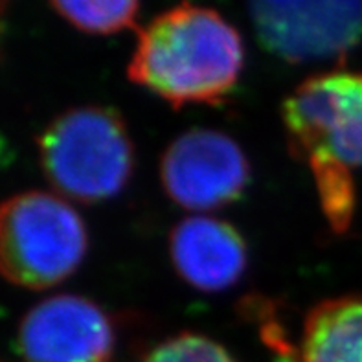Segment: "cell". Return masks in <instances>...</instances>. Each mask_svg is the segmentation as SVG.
<instances>
[{"instance_id": "cell-1", "label": "cell", "mask_w": 362, "mask_h": 362, "mask_svg": "<svg viewBox=\"0 0 362 362\" xmlns=\"http://www.w3.org/2000/svg\"><path fill=\"white\" fill-rule=\"evenodd\" d=\"M241 35L216 9L170 8L140 30L129 79L175 109L219 105L243 72Z\"/></svg>"}, {"instance_id": "cell-2", "label": "cell", "mask_w": 362, "mask_h": 362, "mask_svg": "<svg viewBox=\"0 0 362 362\" xmlns=\"http://www.w3.org/2000/svg\"><path fill=\"white\" fill-rule=\"evenodd\" d=\"M281 116L331 228L344 234L355 211L351 171L362 168V74L337 70L305 79L284 101Z\"/></svg>"}, {"instance_id": "cell-3", "label": "cell", "mask_w": 362, "mask_h": 362, "mask_svg": "<svg viewBox=\"0 0 362 362\" xmlns=\"http://www.w3.org/2000/svg\"><path fill=\"white\" fill-rule=\"evenodd\" d=\"M37 146L48 182L83 204L115 199L134 171L133 138L109 107L66 110L42 131Z\"/></svg>"}, {"instance_id": "cell-4", "label": "cell", "mask_w": 362, "mask_h": 362, "mask_svg": "<svg viewBox=\"0 0 362 362\" xmlns=\"http://www.w3.org/2000/svg\"><path fill=\"white\" fill-rule=\"evenodd\" d=\"M88 232L78 210L48 192H24L0 204V276L24 289H48L78 271Z\"/></svg>"}, {"instance_id": "cell-5", "label": "cell", "mask_w": 362, "mask_h": 362, "mask_svg": "<svg viewBox=\"0 0 362 362\" xmlns=\"http://www.w3.org/2000/svg\"><path fill=\"white\" fill-rule=\"evenodd\" d=\"M254 30L289 63L342 61L362 39V0H247Z\"/></svg>"}, {"instance_id": "cell-6", "label": "cell", "mask_w": 362, "mask_h": 362, "mask_svg": "<svg viewBox=\"0 0 362 362\" xmlns=\"http://www.w3.org/2000/svg\"><path fill=\"white\" fill-rule=\"evenodd\" d=\"M168 197L189 211H211L238 201L250 184V162L234 138L214 129H189L160 160Z\"/></svg>"}, {"instance_id": "cell-7", "label": "cell", "mask_w": 362, "mask_h": 362, "mask_svg": "<svg viewBox=\"0 0 362 362\" xmlns=\"http://www.w3.org/2000/svg\"><path fill=\"white\" fill-rule=\"evenodd\" d=\"M116 327L109 313L78 294L37 303L18 327L24 362H110Z\"/></svg>"}, {"instance_id": "cell-8", "label": "cell", "mask_w": 362, "mask_h": 362, "mask_svg": "<svg viewBox=\"0 0 362 362\" xmlns=\"http://www.w3.org/2000/svg\"><path fill=\"white\" fill-rule=\"evenodd\" d=\"M173 269L189 287L221 293L234 287L248 265L243 235L223 219L192 216L175 225L170 234Z\"/></svg>"}, {"instance_id": "cell-9", "label": "cell", "mask_w": 362, "mask_h": 362, "mask_svg": "<svg viewBox=\"0 0 362 362\" xmlns=\"http://www.w3.org/2000/svg\"><path fill=\"white\" fill-rule=\"evenodd\" d=\"M296 362H362V296L315 305L303 322Z\"/></svg>"}, {"instance_id": "cell-10", "label": "cell", "mask_w": 362, "mask_h": 362, "mask_svg": "<svg viewBox=\"0 0 362 362\" xmlns=\"http://www.w3.org/2000/svg\"><path fill=\"white\" fill-rule=\"evenodd\" d=\"M72 26L90 35H112L136 23L140 0H50Z\"/></svg>"}, {"instance_id": "cell-11", "label": "cell", "mask_w": 362, "mask_h": 362, "mask_svg": "<svg viewBox=\"0 0 362 362\" xmlns=\"http://www.w3.org/2000/svg\"><path fill=\"white\" fill-rule=\"evenodd\" d=\"M142 362H238L216 340L197 333H180L156 346Z\"/></svg>"}]
</instances>
